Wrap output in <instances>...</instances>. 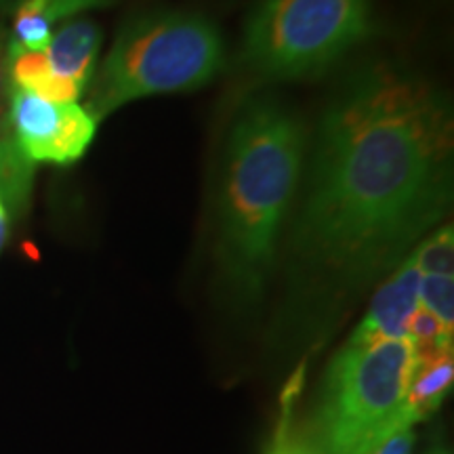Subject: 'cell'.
Returning a JSON list of instances; mask_svg holds the SVG:
<instances>
[{
	"label": "cell",
	"mask_w": 454,
	"mask_h": 454,
	"mask_svg": "<svg viewBox=\"0 0 454 454\" xmlns=\"http://www.w3.org/2000/svg\"><path fill=\"white\" fill-rule=\"evenodd\" d=\"M454 383V354L450 349L429 356H414V368L408 383L404 414L412 423L431 419L446 402Z\"/></svg>",
	"instance_id": "obj_9"
},
{
	"label": "cell",
	"mask_w": 454,
	"mask_h": 454,
	"mask_svg": "<svg viewBox=\"0 0 454 454\" xmlns=\"http://www.w3.org/2000/svg\"><path fill=\"white\" fill-rule=\"evenodd\" d=\"M305 377H308V368L303 362L282 391L280 412H278L274 431L263 454H317L316 446L311 444L309 435L305 434L297 419V404L301 391L305 387Z\"/></svg>",
	"instance_id": "obj_12"
},
{
	"label": "cell",
	"mask_w": 454,
	"mask_h": 454,
	"mask_svg": "<svg viewBox=\"0 0 454 454\" xmlns=\"http://www.w3.org/2000/svg\"><path fill=\"white\" fill-rule=\"evenodd\" d=\"M9 87H17L53 104H76L84 90L51 72L44 51H21L7 44Z\"/></svg>",
	"instance_id": "obj_10"
},
{
	"label": "cell",
	"mask_w": 454,
	"mask_h": 454,
	"mask_svg": "<svg viewBox=\"0 0 454 454\" xmlns=\"http://www.w3.org/2000/svg\"><path fill=\"white\" fill-rule=\"evenodd\" d=\"M371 27V0H257L236 61L254 84L317 78L364 41Z\"/></svg>",
	"instance_id": "obj_5"
},
{
	"label": "cell",
	"mask_w": 454,
	"mask_h": 454,
	"mask_svg": "<svg viewBox=\"0 0 454 454\" xmlns=\"http://www.w3.org/2000/svg\"><path fill=\"white\" fill-rule=\"evenodd\" d=\"M308 145L288 268L293 297L328 314L450 213V99L404 66L364 61L334 87Z\"/></svg>",
	"instance_id": "obj_1"
},
{
	"label": "cell",
	"mask_w": 454,
	"mask_h": 454,
	"mask_svg": "<svg viewBox=\"0 0 454 454\" xmlns=\"http://www.w3.org/2000/svg\"><path fill=\"white\" fill-rule=\"evenodd\" d=\"M423 274L411 254L397 265L387 282L374 294L364 320L351 333L354 339H406L408 322L419 309Z\"/></svg>",
	"instance_id": "obj_7"
},
{
	"label": "cell",
	"mask_w": 454,
	"mask_h": 454,
	"mask_svg": "<svg viewBox=\"0 0 454 454\" xmlns=\"http://www.w3.org/2000/svg\"><path fill=\"white\" fill-rule=\"evenodd\" d=\"M44 0H21L15 11L13 34L9 36V47L21 51H47L53 32Z\"/></svg>",
	"instance_id": "obj_13"
},
{
	"label": "cell",
	"mask_w": 454,
	"mask_h": 454,
	"mask_svg": "<svg viewBox=\"0 0 454 454\" xmlns=\"http://www.w3.org/2000/svg\"><path fill=\"white\" fill-rule=\"evenodd\" d=\"M223 67L225 41L213 20L196 11H147L124 21L84 110L99 122L130 101L207 87Z\"/></svg>",
	"instance_id": "obj_3"
},
{
	"label": "cell",
	"mask_w": 454,
	"mask_h": 454,
	"mask_svg": "<svg viewBox=\"0 0 454 454\" xmlns=\"http://www.w3.org/2000/svg\"><path fill=\"white\" fill-rule=\"evenodd\" d=\"M101 41H104V34L93 21L76 20L66 24L59 32L53 34L44 51L51 72L61 81L76 84L84 90L93 78Z\"/></svg>",
	"instance_id": "obj_8"
},
{
	"label": "cell",
	"mask_w": 454,
	"mask_h": 454,
	"mask_svg": "<svg viewBox=\"0 0 454 454\" xmlns=\"http://www.w3.org/2000/svg\"><path fill=\"white\" fill-rule=\"evenodd\" d=\"M411 257L423 276H452L454 271V231L452 225H442L425 238Z\"/></svg>",
	"instance_id": "obj_14"
},
{
	"label": "cell",
	"mask_w": 454,
	"mask_h": 454,
	"mask_svg": "<svg viewBox=\"0 0 454 454\" xmlns=\"http://www.w3.org/2000/svg\"><path fill=\"white\" fill-rule=\"evenodd\" d=\"M414 354L408 339H354L326 368L311 421L317 454H372L404 417Z\"/></svg>",
	"instance_id": "obj_4"
},
{
	"label": "cell",
	"mask_w": 454,
	"mask_h": 454,
	"mask_svg": "<svg viewBox=\"0 0 454 454\" xmlns=\"http://www.w3.org/2000/svg\"><path fill=\"white\" fill-rule=\"evenodd\" d=\"M9 236V211L4 208V204L0 202V251H3L4 242H7Z\"/></svg>",
	"instance_id": "obj_20"
},
{
	"label": "cell",
	"mask_w": 454,
	"mask_h": 454,
	"mask_svg": "<svg viewBox=\"0 0 454 454\" xmlns=\"http://www.w3.org/2000/svg\"><path fill=\"white\" fill-rule=\"evenodd\" d=\"M7 114L17 144L34 167L81 160L98 135V121L78 104H53L9 87Z\"/></svg>",
	"instance_id": "obj_6"
},
{
	"label": "cell",
	"mask_w": 454,
	"mask_h": 454,
	"mask_svg": "<svg viewBox=\"0 0 454 454\" xmlns=\"http://www.w3.org/2000/svg\"><path fill=\"white\" fill-rule=\"evenodd\" d=\"M406 339L417 357L452 348V333L446 331V326L423 305H419V309L408 322Z\"/></svg>",
	"instance_id": "obj_15"
},
{
	"label": "cell",
	"mask_w": 454,
	"mask_h": 454,
	"mask_svg": "<svg viewBox=\"0 0 454 454\" xmlns=\"http://www.w3.org/2000/svg\"><path fill=\"white\" fill-rule=\"evenodd\" d=\"M419 303L429 309L446 331L454 333V280L452 276H423Z\"/></svg>",
	"instance_id": "obj_16"
},
{
	"label": "cell",
	"mask_w": 454,
	"mask_h": 454,
	"mask_svg": "<svg viewBox=\"0 0 454 454\" xmlns=\"http://www.w3.org/2000/svg\"><path fill=\"white\" fill-rule=\"evenodd\" d=\"M32 177L34 164L17 144L7 106L0 107V202L7 204L13 213L24 211L30 198Z\"/></svg>",
	"instance_id": "obj_11"
},
{
	"label": "cell",
	"mask_w": 454,
	"mask_h": 454,
	"mask_svg": "<svg viewBox=\"0 0 454 454\" xmlns=\"http://www.w3.org/2000/svg\"><path fill=\"white\" fill-rule=\"evenodd\" d=\"M412 446L414 423L404 414V417L389 429V434L379 442L372 454H412Z\"/></svg>",
	"instance_id": "obj_17"
},
{
	"label": "cell",
	"mask_w": 454,
	"mask_h": 454,
	"mask_svg": "<svg viewBox=\"0 0 454 454\" xmlns=\"http://www.w3.org/2000/svg\"><path fill=\"white\" fill-rule=\"evenodd\" d=\"M425 454H452V452L448 450V446L444 444V438H442V435H435L434 442L427 446V450H425Z\"/></svg>",
	"instance_id": "obj_21"
},
{
	"label": "cell",
	"mask_w": 454,
	"mask_h": 454,
	"mask_svg": "<svg viewBox=\"0 0 454 454\" xmlns=\"http://www.w3.org/2000/svg\"><path fill=\"white\" fill-rule=\"evenodd\" d=\"M303 118L276 95H254L230 124L215 202V259L238 303H253L274 271L308 154Z\"/></svg>",
	"instance_id": "obj_2"
},
{
	"label": "cell",
	"mask_w": 454,
	"mask_h": 454,
	"mask_svg": "<svg viewBox=\"0 0 454 454\" xmlns=\"http://www.w3.org/2000/svg\"><path fill=\"white\" fill-rule=\"evenodd\" d=\"M114 3H116V0H44L51 20L53 21L64 20V17H70V15H76V13H81V11L110 7V4H114Z\"/></svg>",
	"instance_id": "obj_18"
},
{
	"label": "cell",
	"mask_w": 454,
	"mask_h": 454,
	"mask_svg": "<svg viewBox=\"0 0 454 454\" xmlns=\"http://www.w3.org/2000/svg\"><path fill=\"white\" fill-rule=\"evenodd\" d=\"M7 44H9V34L0 27V107H4V104H7V95H9Z\"/></svg>",
	"instance_id": "obj_19"
}]
</instances>
